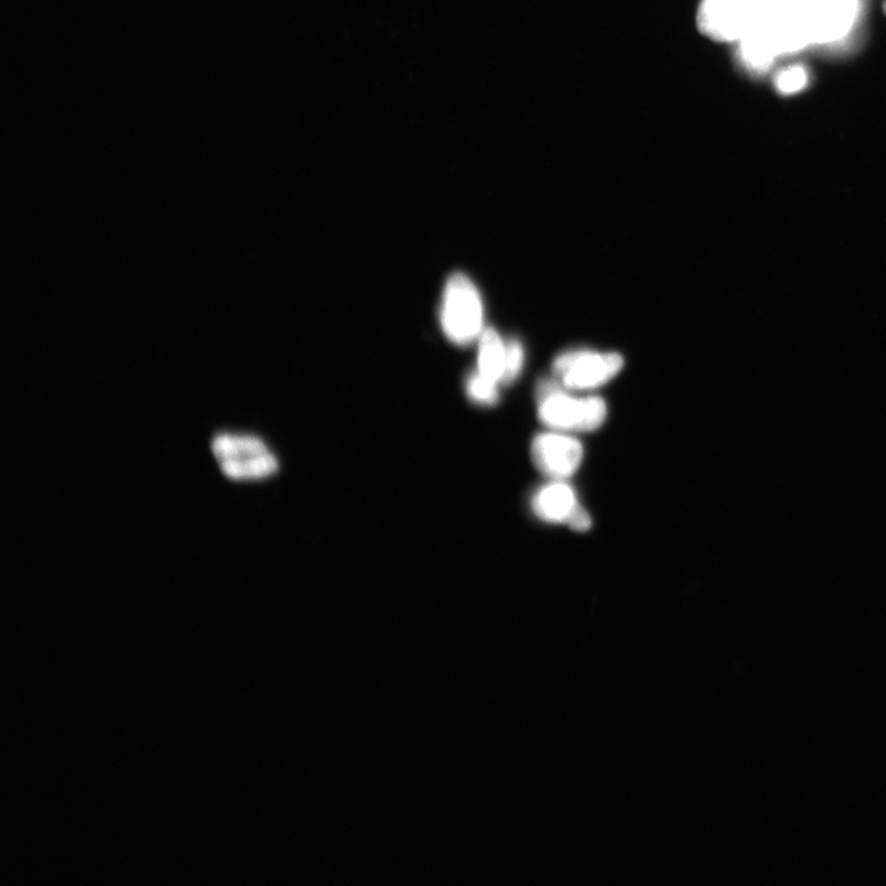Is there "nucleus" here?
Instances as JSON below:
<instances>
[{
  "label": "nucleus",
  "mask_w": 886,
  "mask_h": 886,
  "mask_svg": "<svg viewBox=\"0 0 886 886\" xmlns=\"http://www.w3.org/2000/svg\"><path fill=\"white\" fill-rule=\"evenodd\" d=\"M805 83V73L801 68H791L790 71H785L777 81L778 88L784 93L797 92L803 88Z\"/></svg>",
  "instance_id": "10"
},
{
  "label": "nucleus",
  "mask_w": 886,
  "mask_h": 886,
  "mask_svg": "<svg viewBox=\"0 0 886 886\" xmlns=\"http://www.w3.org/2000/svg\"><path fill=\"white\" fill-rule=\"evenodd\" d=\"M210 449L224 477L234 483L266 481L279 468L275 453L254 434L220 430L212 435Z\"/></svg>",
  "instance_id": "1"
},
{
  "label": "nucleus",
  "mask_w": 886,
  "mask_h": 886,
  "mask_svg": "<svg viewBox=\"0 0 886 886\" xmlns=\"http://www.w3.org/2000/svg\"><path fill=\"white\" fill-rule=\"evenodd\" d=\"M538 416L550 429L588 432L602 426L608 405L600 397H572L553 381L538 386Z\"/></svg>",
  "instance_id": "2"
},
{
  "label": "nucleus",
  "mask_w": 886,
  "mask_h": 886,
  "mask_svg": "<svg viewBox=\"0 0 886 886\" xmlns=\"http://www.w3.org/2000/svg\"><path fill=\"white\" fill-rule=\"evenodd\" d=\"M505 367L506 342L494 329H486L481 335L478 372L500 384L504 381Z\"/></svg>",
  "instance_id": "7"
},
{
  "label": "nucleus",
  "mask_w": 886,
  "mask_h": 886,
  "mask_svg": "<svg viewBox=\"0 0 886 886\" xmlns=\"http://www.w3.org/2000/svg\"><path fill=\"white\" fill-rule=\"evenodd\" d=\"M525 363V350L523 344L517 340L506 342V367L504 384H509L520 376Z\"/></svg>",
  "instance_id": "9"
},
{
  "label": "nucleus",
  "mask_w": 886,
  "mask_h": 886,
  "mask_svg": "<svg viewBox=\"0 0 886 886\" xmlns=\"http://www.w3.org/2000/svg\"><path fill=\"white\" fill-rule=\"evenodd\" d=\"M580 507L576 491L561 481L542 486L532 498L535 515L549 524H569Z\"/></svg>",
  "instance_id": "6"
},
{
  "label": "nucleus",
  "mask_w": 886,
  "mask_h": 886,
  "mask_svg": "<svg viewBox=\"0 0 886 886\" xmlns=\"http://www.w3.org/2000/svg\"><path fill=\"white\" fill-rule=\"evenodd\" d=\"M883 8H884V12H885V14H886V0H885V3H884V7H883Z\"/></svg>",
  "instance_id": "11"
},
{
  "label": "nucleus",
  "mask_w": 886,
  "mask_h": 886,
  "mask_svg": "<svg viewBox=\"0 0 886 886\" xmlns=\"http://www.w3.org/2000/svg\"><path fill=\"white\" fill-rule=\"evenodd\" d=\"M531 455L539 472L561 481L571 477L579 470L583 449L576 437L560 432H548L535 437Z\"/></svg>",
  "instance_id": "5"
},
{
  "label": "nucleus",
  "mask_w": 886,
  "mask_h": 886,
  "mask_svg": "<svg viewBox=\"0 0 886 886\" xmlns=\"http://www.w3.org/2000/svg\"><path fill=\"white\" fill-rule=\"evenodd\" d=\"M466 392L471 401L479 405H494L499 402V383L475 372L470 376Z\"/></svg>",
  "instance_id": "8"
},
{
  "label": "nucleus",
  "mask_w": 886,
  "mask_h": 886,
  "mask_svg": "<svg viewBox=\"0 0 886 886\" xmlns=\"http://www.w3.org/2000/svg\"><path fill=\"white\" fill-rule=\"evenodd\" d=\"M442 327L458 345H468L483 333V304L472 281L462 274L453 275L446 285L442 305Z\"/></svg>",
  "instance_id": "3"
},
{
  "label": "nucleus",
  "mask_w": 886,
  "mask_h": 886,
  "mask_svg": "<svg viewBox=\"0 0 886 886\" xmlns=\"http://www.w3.org/2000/svg\"><path fill=\"white\" fill-rule=\"evenodd\" d=\"M623 365L620 354L579 349L559 355L553 371L570 391H589L610 382Z\"/></svg>",
  "instance_id": "4"
}]
</instances>
